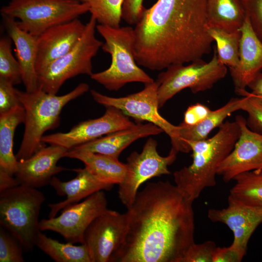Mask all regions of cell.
I'll list each match as a JSON object with an SVG mask.
<instances>
[{
	"instance_id": "24",
	"label": "cell",
	"mask_w": 262,
	"mask_h": 262,
	"mask_svg": "<svg viewBox=\"0 0 262 262\" xmlns=\"http://www.w3.org/2000/svg\"><path fill=\"white\" fill-rule=\"evenodd\" d=\"M65 157L80 160L96 178L105 183L119 184L126 174V164L117 158L73 149L68 150Z\"/></svg>"
},
{
	"instance_id": "32",
	"label": "cell",
	"mask_w": 262,
	"mask_h": 262,
	"mask_svg": "<svg viewBox=\"0 0 262 262\" xmlns=\"http://www.w3.org/2000/svg\"><path fill=\"white\" fill-rule=\"evenodd\" d=\"M239 95L243 96L241 110L247 114V127L252 131L262 134V97L246 90Z\"/></svg>"
},
{
	"instance_id": "36",
	"label": "cell",
	"mask_w": 262,
	"mask_h": 262,
	"mask_svg": "<svg viewBox=\"0 0 262 262\" xmlns=\"http://www.w3.org/2000/svg\"><path fill=\"white\" fill-rule=\"evenodd\" d=\"M251 26L262 41V0H242Z\"/></svg>"
},
{
	"instance_id": "34",
	"label": "cell",
	"mask_w": 262,
	"mask_h": 262,
	"mask_svg": "<svg viewBox=\"0 0 262 262\" xmlns=\"http://www.w3.org/2000/svg\"><path fill=\"white\" fill-rule=\"evenodd\" d=\"M215 243L211 240L200 244L193 243L188 248L181 262H213Z\"/></svg>"
},
{
	"instance_id": "28",
	"label": "cell",
	"mask_w": 262,
	"mask_h": 262,
	"mask_svg": "<svg viewBox=\"0 0 262 262\" xmlns=\"http://www.w3.org/2000/svg\"><path fill=\"white\" fill-rule=\"evenodd\" d=\"M233 180L229 196L247 205L262 206V169L243 173Z\"/></svg>"
},
{
	"instance_id": "5",
	"label": "cell",
	"mask_w": 262,
	"mask_h": 262,
	"mask_svg": "<svg viewBox=\"0 0 262 262\" xmlns=\"http://www.w3.org/2000/svg\"><path fill=\"white\" fill-rule=\"evenodd\" d=\"M96 29L104 39L101 49L111 55V63L106 70L93 73L92 80L110 91H118L130 82L145 84L154 81L136 62L133 28L98 24Z\"/></svg>"
},
{
	"instance_id": "13",
	"label": "cell",
	"mask_w": 262,
	"mask_h": 262,
	"mask_svg": "<svg viewBox=\"0 0 262 262\" xmlns=\"http://www.w3.org/2000/svg\"><path fill=\"white\" fill-rule=\"evenodd\" d=\"M128 228L127 212L107 209L99 215L86 229L83 244L92 262H109L124 243Z\"/></svg>"
},
{
	"instance_id": "7",
	"label": "cell",
	"mask_w": 262,
	"mask_h": 262,
	"mask_svg": "<svg viewBox=\"0 0 262 262\" xmlns=\"http://www.w3.org/2000/svg\"><path fill=\"white\" fill-rule=\"evenodd\" d=\"M89 11L88 4L80 0H11L0 9L1 14L18 18L21 29L36 36Z\"/></svg>"
},
{
	"instance_id": "15",
	"label": "cell",
	"mask_w": 262,
	"mask_h": 262,
	"mask_svg": "<svg viewBox=\"0 0 262 262\" xmlns=\"http://www.w3.org/2000/svg\"><path fill=\"white\" fill-rule=\"evenodd\" d=\"M235 120L240 128L239 137L217 170V175L226 183L240 174L258 169L262 163V134L251 130L242 115H237Z\"/></svg>"
},
{
	"instance_id": "1",
	"label": "cell",
	"mask_w": 262,
	"mask_h": 262,
	"mask_svg": "<svg viewBox=\"0 0 262 262\" xmlns=\"http://www.w3.org/2000/svg\"><path fill=\"white\" fill-rule=\"evenodd\" d=\"M168 181L150 182L127 209L125 241L110 262H181L195 243L193 203Z\"/></svg>"
},
{
	"instance_id": "33",
	"label": "cell",
	"mask_w": 262,
	"mask_h": 262,
	"mask_svg": "<svg viewBox=\"0 0 262 262\" xmlns=\"http://www.w3.org/2000/svg\"><path fill=\"white\" fill-rule=\"evenodd\" d=\"M23 248L8 231L0 227V262H23Z\"/></svg>"
},
{
	"instance_id": "14",
	"label": "cell",
	"mask_w": 262,
	"mask_h": 262,
	"mask_svg": "<svg viewBox=\"0 0 262 262\" xmlns=\"http://www.w3.org/2000/svg\"><path fill=\"white\" fill-rule=\"evenodd\" d=\"M105 107L104 114L100 117L81 122L66 132L44 135L42 141L45 144L59 146L70 150L103 135L136 124L120 110L111 106Z\"/></svg>"
},
{
	"instance_id": "11",
	"label": "cell",
	"mask_w": 262,
	"mask_h": 262,
	"mask_svg": "<svg viewBox=\"0 0 262 262\" xmlns=\"http://www.w3.org/2000/svg\"><path fill=\"white\" fill-rule=\"evenodd\" d=\"M90 93L94 100L99 104L116 108L128 116L159 127L170 137L172 147L176 145L179 127L169 122L159 114L155 81L145 84L144 89L139 92L123 97H109L94 89Z\"/></svg>"
},
{
	"instance_id": "27",
	"label": "cell",
	"mask_w": 262,
	"mask_h": 262,
	"mask_svg": "<svg viewBox=\"0 0 262 262\" xmlns=\"http://www.w3.org/2000/svg\"><path fill=\"white\" fill-rule=\"evenodd\" d=\"M35 246L56 262H92L87 247L84 244L75 245L61 243L40 231Z\"/></svg>"
},
{
	"instance_id": "20",
	"label": "cell",
	"mask_w": 262,
	"mask_h": 262,
	"mask_svg": "<svg viewBox=\"0 0 262 262\" xmlns=\"http://www.w3.org/2000/svg\"><path fill=\"white\" fill-rule=\"evenodd\" d=\"M76 176L73 179L63 181L54 176L49 184L60 196H66L62 201L48 205L50 212L48 218H52L63 209L79 202L99 191H109L114 185L102 182L96 178L85 167L74 169Z\"/></svg>"
},
{
	"instance_id": "35",
	"label": "cell",
	"mask_w": 262,
	"mask_h": 262,
	"mask_svg": "<svg viewBox=\"0 0 262 262\" xmlns=\"http://www.w3.org/2000/svg\"><path fill=\"white\" fill-rule=\"evenodd\" d=\"M18 105H21V103L14 85L9 81L0 79V114L7 112Z\"/></svg>"
},
{
	"instance_id": "42",
	"label": "cell",
	"mask_w": 262,
	"mask_h": 262,
	"mask_svg": "<svg viewBox=\"0 0 262 262\" xmlns=\"http://www.w3.org/2000/svg\"><path fill=\"white\" fill-rule=\"evenodd\" d=\"M261 169H262V163L261 166H260L259 168L258 169H257V170Z\"/></svg>"
},
{
	"instance_id": "19",
	"label": "cell",
	"mask_w": 262,
	"mask_h": 262,
	"mask_svg": "<svg viewBox=\"0 0 262 262\" xmlns=\"http://www.w3.org/2000/svg\"><path fill=\"white\" fill-rule=\"evenodd\" d=\"M241 38L238 65L229 68L235 91L239 94L262 70V41L254 31L247 16L239 29Z\"/></svg>"
},
{
	"instance_id": "30",
	"label": "cell",
	"mask_w": 262,
	"mask_h": 262,
	"mask_svg": "<svg viewBox=\"0 0 262 262\" xmlns=\"http://www.w3.org/2000/svg\"><path fill=\"white\" fill-rule=\"evenodd\" d=\"M88 4L91 16L99 24L120 27L124 0H80Z\"/></svg>"
},
{
	"instance_id": "17",
	"label": "cell",
	"mask_w": 262,
	"mask_h": 262,
	"mask_svg": "<svg viewBox=\"0 0 262 262\" xmlns=\"http://www.w3.org/2000/svg\"><path fill=\"white\" fill-rule=\"evenodd\" d=\"M85 26L77 18L52 26L38 36L35 65L37 75L76 46L83 33Z\"/></svg>"
},
{
	"instance_id": "26",
	"label": "cell",
	"mask_w": 262,
	"mask_h": 262,
	"mask_svg": "<svg viewBox=\"0 0 262 262\" xmlns=\"http://www.w3.org/2000/svg\"><path fill=\"white\" fill-rule=\"evenodd\" d=\"M208 28L232 32L239 30L246 16L242 0H206Z\"/></svg>"
},
{
	"instance_id": "2",
	"label": "cell",
	"mask_w": 262,
	"mask_h": 262,
	"mask_svg": "<svg viewBox=\"0 0 262 262\" xmlns=\"http://www.w3.org/2000/svg\"><path fill=\"white\" fill-rule=\"evenodd\" d=\"M133 29L136 62L152 70L201 60L213 41L206 0H157Z\"/></svg>"
},
{
	"instance_id": "12",
	"label": "cell",
	"mask_w": 262,
	"mask_h": 262,
	"mask_svg": "<svg viewBox=\"0 0 262 262\" xmlns=\"http://www.w3.org/2000/svg\"><path fill=\"white\" fill-rule=\"evenodd\" d=\"M107 204L104 191H98L82 202L63 209L59 216L40 220V230L58 233L67 242L83 244L86 229L96 217L108 209Z\"/></svg>"
},
{
	"instance_id": "16",
	"label": "cell",
	"mask_w": 262,
	"mask_h": 262,
	"mask_svg": "<svg viewBox=\"0 0 262 262\" xmlns=\"http://www.w3.org/2000/svg\"><path fill=\"white\" fill-rule=\"evenodd\" d=\"M207 216L226 225L233 234L232 243L247 250L251 236L262 224V206L247 205L229 196L226 207L209 209Z\"/></svg>"
},
{
	"instance_id": "23",
	"label": "cell",
	"mask_w": 262,
	"mask_h": 262,
	"mask_svg": "<svg viewBox=\"0 0 262 262\" xmlns=\"http://www.w3.org/2000/svg\"><path fill=\"white\" fill-rule=\"evenodd\" d=\"M243 98H232L225 105L212 111L210 115L199 123L193 126H187L180 123L179 125L178 141L171 147L178 152L188 153L191 151L187 142L201 141L208 138L210 132L219 127L227 117L232 113L241 110Z\"/></svg>"
},
{
	"instance_id": "40",
	"label": "cell",
	"mask_w": 262,
	"mask_h": 262,
	"mask_svg": "<svg viewBox=\"0 0 262 262\" xmlns=\"http://www.w3.org/2000/svg\"><path fill=\"white\" fill-rule=\"evenodd\" d=\"M17 179L14 176L0 170V192L14 188L19 185Z\"/></svg>"
},
{
	"instance_id": "10",
	"label": "cell",
	"mask_w": 262,
	"mask_h": 262,
	"mask_svg": "<svg viewBox=\"0 0 262 262\" xmlns=\"http://www.w3.org/2000/svg\"><path fill=\"white\" fill-rule=\"evenodd\" d=\"M157 142L149 138L140 153L132 152L127 159L126 172L118 184V197L128 209L131 207L140 186L147 180L171 173L168 166L177 158L178 152L173 148L166 156H162L157 150Z\"/></svg>"
},
{
	"instance_id": "37",
	"label": "cell",
	"mask_w": 262,
	"mask_h": 262,
	"mask_svg": "<svg viewBox=\"0 0 262 262\" xmlns=\"http://www.w3.org/2000/svg\"><path fill=\"white\" fill-rule=\"evenodd\" d=\"M246 250L232 243L228 247H216L213 255V262H240Z\"/></svg>"
},
{
	"instance_id": "3",
	"label": "cell",
	"mask_w": 262,
	"mask_h": 262,
	"mask_svg": "<svg viewBox=\"0 0 262 262\" xmlns=\"http://www.w3.org/2000/svg\"><path fill=\"white\" fill-rule=\"evenodd\" d=\"M240 134L236 120L226 121L212 137L187 142L192 152V162L173 174L175 185L191 200L197 199L203 190L215 186L221 163L232 150Z\"/></svg>"
},
{
	"instance_id": "22",
	"label": "cell",
	"mask_w": 262,
	"mask_h": 262,
	"mask_svg": "<svg viewBox=\"0 0 262 262\" xmlns=\"http://www.w3.org/2000/svg\"><path fill=\"white\" fill-rule=\"evenodd\" d=\"M163 132L162 129L151 123H137L133 127L109 133L72 149L118 158L121 153L135 141Z\"/></svg>"
},
{
	"instance_id": "25",
	"label": "cell",
	"mask_w": 262,
	"mask_h": 262,
	"mask_svg": "<svg viewBox=\"0 0 262 262\" xmlns=\"http://www.w3.org/2000/svg\"><path fill=\"white\" fill-rule=\"evenodd\" d=\"M25 111L18 105L0 114V170L15 176L18 160L14 153V138L17 127L24 122Z\"/></svg>"
},
{
	"instance_id": "6",
	"label": "cell",
	"mask_w": 262,
	"mask_h": 262,
	"mask_svg": "<svg viewBox=\"0 0 262 262\" xmlns=\"http://www.w3.org/2000/svg\"><path fill=\"white\" fill-rule=\"evenodd\" d=\"M46 200L37 189L19 184L0 192V225L21 244L24 251L35 246L39 216Z\"/></svg>"
},
{
	"instance_id": "31",
	"label": "cell",
	"mask_w": 262,
	"mask_h": 262,
	"mask_svg": "<svg viewBox=\"0 0 262 262\" xmlns=\"http://www.w3.org/2000/svg\"><path fill=\"white\" fill-rule=\"evenodd\" d=\"M12 41L9 36L0 39V79L15 85L22 82V79L19 63L12 53Z\"/></svg>"
},
{
	"instance_id": "18",
	"label": "cell",
	"mask_w": 262,
	"mask_h": 262,
	"mask_svg": "<svg viewBox=\"0 0 262 262\" xmlns=\"http://www.w3.org/2000/svg\"><path fill=\"white\" fill-rule=\"evenodd\" d=\"M68 150L59 146H46L30 157L18 161L15 177L20 184L36 189L49 184L56 174L67 170L57 164Z\"/></svg>"
},
{
	"instance_id": "9",
	"label": "cell",
	"mask_w": 262,
	"mask_h": 262,
	"mask_svg": "<svg viewBox=\"0 0 262 262\" xmlns=\"http://www.w3.org/2000/svg\"><path fill=\"white\" fill-rule=\"evenodd\" d=\"M97 20L92 16L76 46L37 73L38 87L56 95L66 81L79 75L91 76L92 60L103 44L95 36Z\"/></svg>"
},
{
	"instance_id": "41",
	"label": "cell",
	"mask_w": 262,
	"mask_h": 262,
	"mask_svg": "<svg viewBox=\"0 0 262 262\" xmlns=\"http://www.w3.org/2000/svg\"><path fill=\"white\" fill-rule=\"evenodd\" d=\"M248 87L253 94L262 97V70L249 84Z\"/></svg>"
},
{
	"instance_id": "39",
	"label": "cell",
	"mask_w": 262,
	"mask_h": 262,
	"mask_svg": "<svg viewBox=\"0 0 262 262\" xmlns=\"http://www.w3.org/2000/svg\"><path fill=\"white\" fill-rule=\"evenodd\" d=\"M212 111L208 106L202 103L191 105L184 113L182 123L187 126L197 124L206 118Z\"/></svg>"
},
{
	"instance_id": "38",
	"label": "cell",
	"mask_w": 262,
	"mask_h": 262,
	"mask_svg": "<svg viewBox=\"0 0 262 262\" xmlns=\"http://www.w3.org/2000/svg\"><path fill=\"white\" fill-rule=\"evenodd\" d=\"M144 0H124L122 7V18L129 25H136L145 9Z\"/></svg>"
},
{
	"instance_id": "29",
	"label": "cell",
	"mask_w": 262,
	"mask_h": 262,
	"mask_svg": "<svg viewBox=\"0 0 262 262\" xmlns=\"http://www.w3.org/2000/svg\"><path fill=\"white\" fill-rule=\"evenodd\" d=\"M208 32L213 41L219 61L229 68L236 67L239 61V48L241 38L240 30L228 32L224 30L211 27Z\"/></svg>"
},
{
	"instance_id": "21",
	"label": "cell",
	"mask_w": 262,
	"mask_h": 262,
	"mask_svg": "<svg viewBox=\"0 0 262 262\" xmlns=\"http://www.w3.org/2000/svg\"><path fill=\"white\" fill-rule=\"evenodd\" d=\"M8 36L13 41L26 91L31 92L38 87L35 68L38 36L21 29L15 18L1 14Z\"/></svg>"
},
{
	"instance_id": "4",
	"label": "cell",
	"mask_w": 262,
	"mask_h": 262,
	"mask_svg": "<svg viewBox=\"0 0 262 262\" xmlns=\"http://www.w3.org/2000/svg\"><path fill=\"white\" fill-rule=\"evenodd\" d=\"M89 89V85L83 82L61 96L46 93L39 87L31 92L16 89L25 111L24 131L19 148L16 154L18 161L30 157L46 146L42 138L48 130L59 125L63 108Z\"/></svg>"
},
{
	"instance_id": "8",
	"label": "cell",
	"mask_w": 262,
	"mask_h": 262,
	"mask_svg": "<svg viewBox=\"0 0 262 262\" xmlns=\"http://www.w3.org/2000/svg\"><path fill=\"white\" fill-rule=\"evenodd\" d=\"M227 66L218 60L215 47L209 62L201 59L184 64L171 65L160 73L156 80L159 109L177 93L189 88L194 94L211 89L225 77Z\"/></svg>"
}]
</instances>
